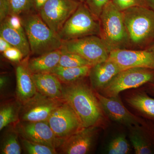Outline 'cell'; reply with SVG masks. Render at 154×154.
Instances as JSON below:
<instances>
[{"mask_svg": "<svg viewBox=\"0 0 154 154\" xmlns=\"http://www.w3.org/2000/svg\"><path fill=\"white\" fill-rule=\"evenodd\" d=\"M62 99L74 110L83 128L105 124V113L99 99L82 79L63 86Z\"/></svg>", "mask_w": 154, "mask_h": 154, "instance_id": "6da1fadb", "label": "cell"}, {"mask_svg": "<svg viewBox=\"0 0 154 154\" xmlns=\"http://www.w3.org/2000/svg\"><path fill=\"white\" fill-rule=\"evenodd\" d=\"M31 53L40 55L60 49L63 41L43 21L39 14H29L22 19Z\"/></svg>", "mask_w": 154, "mask_h": 154, "instance_id": "7a4b0ae2", "label": "cell"}, {"mask_svg": "<svg viewBox=\"0 0 154 154\" xmlns=\"http://www.w3.org/2000/svg\"><path fill=\"white\" fill-rule=\"evenodd\" d=\"M100 38L110 52L124 49L131 43L125 25L122 12L119 10L112 1L104 7L99 17Z\"/></svg>", "mask_w": 154, "mask_h": 154, "instance_id": "3957f363", "label": "cell"}, {"mask_svg": "<svg viewBox=\"0 0 154 154\" xmlns=\"http://www.w3.org/2000/svg\"><path fill=\"white\" fill-rule=\"evenodd\" d=\"M122 12L131 43L139 46L154 40V11L147 7H131Z\"/></svg>", "mask_w": 154, "mask_h": 154, "instance_id": "277c9868", "label": "cell"}, {"mask_svg": "<svg viewBox=\"0 0 154 154\" xmlns=\"http://www.w3.org/2000/svg\"><path fill=\"white\" fill-rule=\"evenodd\" d=\"M101 32L99 20L96 19L85 3H81L58 33L63 41L92 35Z\"/></svg>", "mask_w": 154, "mask_h": 154, "instance_id": "5b68a950", "label": "cell"}, {"mask_svg": "<svg viewBox=\"0 0 154 154\" xmlns=\"http://www.w3.org/2000/svg\"><path fill=\"white\" fill-rule=\"evenodd\" d=\"M154 79V70L142 68L127 69L119 72L101 91L106 97H115L122 91L138 88Z\"/></svg>", "mask_w": 154, "mask_h": 154, "instance_id": "8992f818", "label": "cell"}, {"mask_svg": "<svg viewBox=\"0 0 154 154\" xmlns=\"http://www.w3.org/2000/svg\"><path fill=\"white\" fill-rule=\"evenodd\" d=\"M61 48L81 56L93 65L107 60L110 53L102 38L96 35L63 41Z\"/></svg>", "mask_w": 154, "mask_h": 154, "instance_id": "52a82bcc", "label": "cell"}, {"mask_svg": "<svg viewBox=\"0 0 154 154\" xmlns=\"http://www.w3.org/2000/svg\"><path fill=\"white\" fill-rule=\"evenodd\" d=\"M81 3L76 0H48L38 14L48 27L58 33Z\"/></svg>", "mask_w": 154, "mask_h": 154, "instance_id": "ba28073f", "label": "cell"}, {"mask_svg": "<svg viewBox=\"0 0 154 154\" xmlns=\"http://www.w3.org/2000/svg\"><path fill=\"white\" fill-rule=\"evenodd\" d=\"M48 122L57 137L63 140L84 128L74 110L64 100L54 110Z\"/></svg>", "mask_w": 154, "mask_h": 154, "instance_id": "9c48e42d", "label": "cell"}, {"mask_svg": "<svg viewBox=\"0 0 154 154\" xmlns=\"http://www.w3.org/2000/svg\"><path fill=\"white\" fill-rule=\"evenodd\" d=\"M108 59L118 65L122 70L134 68H142L154 70V51L131 50L124 48L110 52Z\"/></svg>", "mask_w": 154, "mask_h": 154, "instance_id": "30bf717a", "label": "cell"}, {"mask_svg": "<svg viewBox=\"0 0 154 154\" xmlns=\"http://www.w3.org/2000/svg\"><path fill=\"white\" fill-rule=\"evenodd\" d=\"M63 101V99H51L38 93L24 104L21 118L26 122L48 121L54 110Z\"/></svg>", "mask_w": 154, "mask_h": 154, "instance_id": "8fae6325", "label": "cell"}, {"mask_svg": "<svg viewBox=\"0 0 154 154\" xmlns=\"http://www.w3.org/2000/svg\"><path fill=\"white\" fill-rule=\"evenodd\" d=\"M104 112L113 121L128 128L140 127L141 121L125 107L119 96L106 97L98 92L95 93Z\"/></svg>", "mask_w": 154, "mask_h": 154, "instance_id": "7c38bea8", "label": "cell"}, {"mask_svg": "<svg viewBox=\"0 0 154 154\" xmlns=\"http://www.w3.org/2000/svg\"><path fill=\"white\" fill-rule=\"evenodd\" d=\"M19 129L24 138L55 149L60 147L64 140L57 137L48 121L26 122Z\"/></svg>", "mask_w": 154, "mask_h": 154, "instance_id": "4fadbf2b", "label": "cell"}, {"mask_svg": "<svg viewBox=\"0 0 154 154\" xmlns=\"http://www.w3.org/2000/svg\"><path fill=\"white\" fill-rule=\"evenodd\" d=\"M97 127L84 128L65 140L61 146L66 154H86L90 151Z\"/></svg>", "mask_w": 154, "mask_h": 154, "instance_id": "5bb4252c", "label": "cell"}, {"mask_svg": "<svg viewBox=\"0 0 154 154\" xmlns=\"http://www.w3.org/2000/svg\"><path fill=\"white\" fill-rule=\"evenodd\" d=\"M121 71L117 64L109 59L94 65L89 75L92 87L96 91H101Z\"/></svg>", "mask_w": 154, "mask_h": 154, "instance_id": "9a60e30c", "label": "cell"}, {"mask_svg": "<svg viewBox=\"0 0 154 154\" xmlns=\"http://www.w3.org/2000/svg\"><path fill=\"white\" fill-rule=\"evenodd\" d=\"M17 94L18 99L25 104L38 94L32 74L27 66H18L16 69Z\"/></svg>", "mask_w": 154, "mask_h": 154, "instance_id": "2e32d148", "label": "cell"}, {"mask_svg": "<svg viewBox=\"0 0 154 154\" xmlns=\"http://www.w3.org/2000/svg\"><path fill=\"white\" fill-rule=\"evenodd\" d=\"M32 75L38 93L51 99H63V85L55 75L51 73Z\"/></svg>", "mask_w": 154, "mask_h": 154, "instance_id": "e0dca14e", "label": "cell"}, {"mask_svg": "<svg viewBox=\"0 0 154 154\" xmlns=\"http://www.w3.org/2000/svg\"><path fill=\"white\" fill-rule=\"evenodd\" d=\"M61 54L60 48L32 58L28 61L27 68L32 74L50 73L57 66Z\"/></svg>", "mask_w": 154, "mask_h": 154, "instance_id": "ac0fdd59", "label": "cell"}, {"mask_svg": "<svg viewBox=\"0 0 154 154\" xmlns=\"http://www.w3.org/2000/svg\"><path fill=\"white\" fill-rule=\"evenodd\" d=\"M0 36L8 42L13 47L19 49L23 54L24 57L28 56L31 53L25 31L11 28L5 21L1 23Z\"/></svg>", "mask_w": 154, "mask_h": 154, "instance_id": "d6986e66", "label": "cell"}, {"mask_svg": "<svg viewBox=\"0 0 154 154\" xmlns=\"http://www.w3.org/2000/svg\"><path fill=\"white\" fill-rule=\"evenodd\" d=\"M92 66L63 67L57 66L50 73L55 75L61 82L67 84L82 79L85 77L89 76Z\"/></svg>", "mask_w": 154, "mask_h": 154, "instance_id": "ffe728a7", "label": "cell"}, {"mask_svg": "<svg viewBox=\"0 0 154 154\" xmlns=\"http://www.w3.org/2000/svg\"><path fill=\"white\" fill-rule=\"evenodd\" d=\"M126 101L131 107L139 112L154 117V99L146 94H133L127 97Z\"/></svg>", "mask_w": 154, "mask_h": 154, "instance_id": "44dd1931", "label": "cell"}, {"mask_svg": "<svg viewBox=\"0 0 154 154\" xmlns=\"http://www.w3.org/2000/svg\"><path fill=\"white\" fill-rule=\"evenodd\" d=\"M129 139L136 154L152 153V150L141 132L140 127L129 128Z\"/></svg>", "mask_w": 154, "mask_h": 154, "instance_id": "7402d4cb", "label": "cell"}, {"mask_svg": "<svg viewBox=\"0 0 154 154\" xmlns=\"http://www.w3.org/2000/svg\"><path fill=\"white\" fill-rule=\"evenodd\" d=\"M62 54L58 66L63 67H77L93 66L88 60L78 55L62 49Z\"/></svg>", "mask_w": 154, "mask_h": 154, "instance_id": "603a6c76", "label": "cell"}, {"mask_svg": "<svg viewBox=\"0 0 154 154\" xmlns=\"http://www.w3.org/2000/svg\"><path fill=\"white\" fill-rule=\"evenodd\" d=\"M21 146L18 140L17 133L11 132L6 136L1 146V154H20Z\"/></svg>", "mask_w": 154, "mask_h": 154, "instance_id": "cb8c5ba5", "label": "cell"}, {"mask_svg": "<svg viewBox=\"0 0 154 154\" xmlns=\"http://www.w3.org/2000/svg\"><path fill=\"white\" fill-rule=\"evenodd\" d=\"M130 146L125 135L119 134L109 143L107 151L109 154H127L130 151Z\"/></svg>", "mask_w": 154, "mask_h": 154, "instance_id": "d4e9b609", "label": "cell"}, {"mask_svg": "<svg viewBox=\"0 0 154 154\" xmlns=\"http://www.w3.org/2000/svg\"><path fill=\"white\" fill-rule=\"evenodd\" d=\"M23 146L29 154H55L57 153L55 148L24 138L22 140Z\"/></svg>", "mask_w": 154, "mask_h": 154, "instance_id": "484cf974", "label": "cell"}, {"mask_svg": "<svg viewBox=\"0 0 154 154\" xmlns=\"http://www.w3.org/2000/svg\"><path fill=\"white\" fill-rule=\"evenodd\" d=\"M17 119L16 107L13 105H5L0 110V130L14 122Z\"/></svg>", "mask_w": 154, "mask_h": 154, "instance_id": "4316f807", "label": "cell"}, {"mask_svg": "<svg viewBox=\"0 0 154 154\" xmlns=\"http://www.w3.org/2000/svg\"><path fill=\"white\" fill-rule=\"evenodd\" d=\"M9 2L10 15L19 16L20 14L28 13L33 9L32 0H9Z\"/></svg>", "mask_w": 154, "mask_h": 154, "instance_id": "83f0119b", "label": "cell"}, {"mask_svg": "<svg viewBox=\"0 0 154 154\" xmlns=\"http://www.w3.org/2000/svg\"><path fill=\"white\" fill-rule=\"evenodd\" d=\"M111 0H86L85 3L96 19L99 20L104 7Z\"/></svg>", "mask_w": 154, "mask_h": 154, "instance_id": "f1b7e54d", "label": "cell"}, {"mask_svg": "<svg viewBox=\"0 0 154 154\" xmlns=\"http://www.w3.org/2000/svg\"><path fill=\"white\" fill-rule=\"evenodd\" d=\"M119 10L123 11L126 9L136 7H148L145 0H111Z\"/></svg>", "mask_w": 154, "mask_h": 154, "instance_id": "f546056e", "label": "cell"}, {"mask_svg": "<svg viewBox=\"0 0 154 154\" xmlns=\"http://www.w3.org/2000/svg\"><path fill=\"white\" fill-rule=\"evenodd\" d=\"M4 57L14 62H18L24 57L22 53L16 48L11 47L3 53Z\"/></svg>", "mask_w": 154, "mask_h": 154, "instance_id": "4dcf8cb0", "label": "cell"}, {"mask_svg": "<svg viewBox=\"0 0 154 154\" xmlns=\"http://www.w3.org/2000/svg\"><path fill=\"white\" fill-rule=\"evenodd\" d=\"M17 15H10L5 20L11 28L16 30L25 31L22 25V20Z\"/></svg>", "mask_w": 154, "mask_h": 154, "instance_id": "1f68e13d", "label": "cell"}, {"mask_svg": "<svg viewBox=\"0 0 154 154\" xmlns=\"http://www.w3.org/2000/svg\"><path fill=\"white\" fill-rule=\"evenodd\" d=\"M9 0H0V22H2L10 15Z\"/></svg>", "mask_w": 154, "mask_h": 154, "instance_id": "d6a6232c", "label": "cell"}, {"mask_svg": "<svg viewBox=\"0 0 154 154\" xmlns=\"http://www.w3.org/2000/svg\"><path fill=\"white\" fill-rule=\"evenodd\" d=\"M13 47L8 42L0 36V51L3 53L9 48Z\"/></svg>", "mask_w": 154, "mask_h": 154, "instance_id": "836d02e7", "label": "cell"}, {"mask_svg": "<svg viewBox=\"0 0 154 154\" xmlns=\"http://www.w3.org/2000/svg\"><path fill=\"white\" fill-rule=\"evenodd\" d=\"M47 1L48 0H32L33 9L38 13Z\"/></svg>", "mask_w": 154, "mask_h": 154, "instance_id": "e575fe53", "label": "cell"}, {"mask_svg": "<svg viewBox=\"0 0 154 154\" xmlns=\"http://www.w3.org/2000/svg\"><path fill=\"white\" fill-rule=\"evenodd\" d=\"M8 77L5 75H2L0 77V87L1 89L5 86L8 82Z\"/></svg>", "mask_w": 154, "mask_h": 154, "instance_id": "d590c367", "label": "cell"}, {"mask_svg": "<svg viewBox=\"0 0 154 154\" xmlns=\"http://www.w3.org/2000/svg\"><path fill=\"white\" fill-rule=\"evenodd\" d=\"M145 1L148 8L154 11V0H145Z\"/></svg>", "mask_w": 154, "mask_h": 154, "instance_id": "8d00e7d4", "label": "cell"}, {"mask_svg": "<svg viewBox=\"0 0 154 154\" xmlns=\"http://www.w3.org/2000/svg\"><path fill=\"white\" fill-rule=\"evenodd\" d=\"M148 49L154 51V43L152 44V45Z\"/></svg>", "mask_w": 154, "mask_h": 154, "instance_id": "74e56055", "label": "cell"}, {"mask_svg": "<svg viewBox=\"0 0 154 154\" xmlns=\"http://www.w3.org/2000/svg\"><path fill=\"white\" fill-rule=\"evenodd\" d=\"M151 88L152 90L154 92V84H152L151 85Z\"/></svg>", "mask_w": 154, "mask_h": 154, "instance_id": "f35d334b", "label": "cell"}, {"mask_svg": "<svg viewBox=\"0 0 154 154\" xmlns=\"http://www.w3.org/2000/svg\"><path fill=\"white\" fill-rule=\"evenodd\" d=\"M79 2H80L81 3H85L86 0H78Z\"/></svg>", "mask_w": 154, "mask_h": 154, "instance_id": "ab89813d", "label": "cell"}]
</instances>
